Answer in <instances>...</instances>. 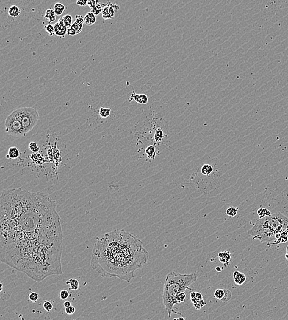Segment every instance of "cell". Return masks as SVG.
<instances>
[{
    "mask_svg": "<svg viewBox=\"0 0 288 320\" xmlns=\"http://www.w3.org/2000/svg\"><path fill=\"white\" fill-rule=\"evenodd\" d=\"M49 196L20 188L0 197V260L35 282L63 274V235Z\"/></svg>",
    "mask_w": 288,
    "mask_h": 320,
    "instance_id": "1",
    "label": "cell"
},
{
    "mask_svg": "<svg viewBox=\"0 0 288 320\" xmlns=\"http://www.w3.org/2000/svg\"><path fill=\"white\" fill-rule=\"evenodd\" d=\"M148 259V252L140 239L124 230H115L97 238L90 265L103 277L130 283Z\"/></svg>",
    "mask_w": 288,
    "mask_h": 320,
    "instance_id": "2",
    "label": "cell"
},
{
    "mask_svg": "<svg viewBox=\"0 0 288 320\" xmlns=\"http://www.w3.org/2000/svg\"><path fill=\"white\" fill-rule=\"evenodd\" d=\"M197 275L195 273L190 274H181L171 271L165 278L163 290V303L165 310L168 312V317L171 318L173 313L182 315L176 311L178 304L176 297L181 292H184L186 289L192 290V289L189 286L194 283L197 279Z\"/></svg>",
    "mask_w": 288,
    "mask_h": 320,
    "instance_id": "3",
    "label": "cell"
},
{
    "mask_svg": "<svg viewBox=\"0 0 288 320\" xmlns=\"http://www.w3.org/2000/svg\"><path fill=\"white\" fill-rule=\"evenodd\" d=\"M288 226V218L280 212L270 216L261 218L248 231L253 239H260L261 243H271L276 241L275 235L284 231Z\"/></svg>",
    "mask_w": 288,
    "mask_h": 320,
    "instance_id": "4",
    "label": "cell"
},
{
    "mask_svg": "<svg viewBox=\"0 0 288 320\" xmlns=\"http://www.w3.org/2000/svg\"><path fill=\"white\" fill-rule=\"evenodd\" d=\"M22 123L25 135L32 131L40 119L38 112L32 107H22L16 109Z\"/></svg>",
    "mask_w": 288,
    "mask_h": 320,
    "instance_id": "5",
    "label": "cell"
},
{
    "mask_svg": "<svg viewBox=\"0 0 288 320\" xmlns=\"http://www.w3.org/2000/svg\"><path fill=\"white\" fill-rule=\"evenodd\" d=\"M4 124L5 131L7 134L15 137L25 136L17 110H15L7 116Z\"/></svg>",
    "mask_w": 288,
    "mask_h": 320,
    "instance_id": "6",
    "label": "cell"
},
{
    "mask_svg": "<svg viewBox=\"0 0 288 320\" xmlns=\"http://www.w3.org/2000/svg\"><path fill=\"white\" fill-rule=\"evenodd\" d=\"M102 11V17L105 20L112 19L114 17L116 11L119 10V6L116 4H112L109 1L107 4H104Z\"/></svg>",
    "mask_w": 288,
    "mask_h": 320,
    "instance_id": "7",
    "label": "cell"
},
{
    "mask_svg": "<svg viewBox=\"0 0 288 320\" xmlns=\"http://www.w3.org/2000/svg\"><path fill=\"white\" fill-rule=\"evenodd\" d=\"M132 101H136L139 104H146L149 101V98L148 95L146 94H136L135 91H133V92L132 93L129 98V102H132Z\"/></svg>",
    "mask_w": 288,
    "mask_h": 320,
    "instance_id": "8",
    "label": "cell"
},
{
    "mask_svg": "<svg viewBox=\"0 0 288 320\" xmlns=\"http://www.w3.org/2000/svg\"><path fill=\"white\" fill-rule=\"evenodd\" d=\"M76 21L73 24H72L71 27L76 30L77 34H79L81 32L82 28H83V24L84 23V17H82L81 15H76L75 17Z\"/></svg>",
    "mask_w": 288,
    "mask_h": 320,
    "instance_id": "9",
    "label": "cell"
},
{
    "mask_svg": "<svg viewBox=\"0 0 288 320\" xmlns=\"http://www.w3.org/2000/svg\"><path fill=\"white\" fill-rule=\"evenodd\" d=\"M218 258L220 262L225 266H227L229 265L230 262L232 259V254L230 252L224 251L218 254Z\"/></svg>",
    "mask_w": 288,
    "mask_h": 320,
    "instance_id": "10",
    "label": "cell"
},
{
    "mask_svg": "<svg viewBox=\"0 0 288 320\" xmlns=\"http://www.w3.org/2000/svg\"><path fill=\"white\" fill-rule=\"evenodd\" d=\"M54 30H55V35L60 37V38H65L66 34H67V30L68 28L60 24L58 22L55 23L54 25Z\"/></svg>",
    "mask_w": 288,
    "mask_h": 320,
    "instance_id": "11",
    "label": "cell"
},
{
    "mask_svg": "<svg viewBox=\"0 0 288 320\" xmlns=\"http://www.w3.org/2000/svg\"><path fill=\"white\" fill-rule=\"evenodd\" d=\"M233 278L235 283L239 286L242 285L246 280V275L238 271H235L233 273Z\"/></svg>",
    "mask_w": 288,
    "mask_h": 320,
    "instance_id": "12",
    "label": "cell"
},
{
    "mask_svg": "<svg viewBox=\"0 0 288 320\" xmlns=\"http://www.w3.org/2000/svg\"><path fill=\"white\" fill-rule=\"evenodd\" d=\"M287 234H288V226H287V228L284 231H283V232L281 233V236H280L279 239H278L277 240H276V241H275L273 242H271V243H267V245L270 246L273 245H277L280 244V243H286V242L288 240Z\"/></svg>",
    "mask_w": 288,
    "mask_h": 320,
    "instance_id": "13",
    "label": "cell"
},
{
    "mask_svg": "<svg viewBox=\"0 0 288 320\" xmlns=\"http://www.w3.org/2000/svg\"><path fill=\"white\" fill-rule=\"evenodd\" d=\"M165 137V134L163 130L160 128H158L156 129L154 134L153 136V140L156 143H160L163 142Z\"/></svg>",
    "mask_w": 288,
    "mask_h": 320,
    "instance_id": "14",
    "label": "cell"
},
{
    "mask_svg": "<svg viewBox=\"0 0 288 320\" xmlns=\"http://www.w3.org/2000/svg\"><path fill=\"white\" fill-rule=\"evenodd\" d=\"M58 22L66 27V28H69L70 27L71 25H72V22H73V17L70 14H66V15H65L64 16H63L62 17H61Z\"/></svg>",
    "mask_w": 288,
    "mask_h": 320,
    "instance_id": "15",
    "label": "cell"
},
{
    "mask_svg": "<svg viewBox=\"0 0 288 320\" xmlns=\"http://www.w3.org/2000/svg\"><path fill=\"white\" fill-rule=\"evenodd\" d=\"M20 156V151L16 147H10L8 150L6 158L7 159H17Z\"/></svg>",
    "mask_w": 288,
    "mask_h": 320,
    "instance_id": "16",
    "label": "cell"
},
{
    "mask_svg": "<svg viewBox=\"0 0 288 320\" xmlns=\"http://www.w3.org/2000/svg\"><path fill=\"white\" fill-rule=\"evenodd\" d=\"M145 153L146 154L148 158L151 159V160H154L156 157V155L157 154L156 149L154 145H149V146L147 147V148L145 150Z\"/></svg>",
    "mask_w": 288,
    "mask_h": 320,
    "instance_id": "17",
    "label": "cell"
},
{
    "mask_svg": "<svg viewBox=\"0 0 288 320\" xmlns=\"http://www.w3.org/2000/svg\"><path fill=\"white\" fill-rule=\"evenodd\" d=\"M84 24L87 25H89V26L93 25L96 22L95 15L91 11L87 13L84 17Z\"/></svg>",
    "mask_w": 288,
    "mask_h": 320,
    "instance_id": "18",
    "label": "cell"
},
{
    "mask_svg": "<svg viewBox=\"0 0 288 320\" xmlns=\"http://www.w3.org/2000/svg\"><path fill=\"white\" fill-rule=\"evenodd\" d=\"M66 284L70 285L69 290H78L79 287V281L76 278H70L66 281Z\"/></svg>",
    "mask_w": 288,
    "mask_h": 320,
    "instance_id": "19",
    "label": "cell"
},
{
    "mask_svg": "<svg viewBox=\"0 0 288 320\" xmlns=\"http://www.w3.org/2000/svg\"><path fill=\"white\" fill-rule=\"evenodd\" d=\"M44 18L49 23L54 22L56 19V14L54 12V9H47L45 15H44Z\"/></svg>",
    "mask_w": 288,
    "mask_h": 320,
    "instance_id": "20",
    "label": "cell"
},
{
    "mask_svg": "<svg viewBox=\"0 0 288 320\" xmlns=\"http://www.w3.org/2000/svg\"><path fill=\"white\" fill-rule=\"evenodd\" d=\"M8 14L14 18L18 17L21 15L20 8L16 5L11 6L8 10Z\"/></svg>",
    "mask_w": 288,
    "mask_h": 320,
    "instance_id": "21",
    "label": "cell"
},
{
    "mask_svg": "<svg viewBox=\"0 0 288 320\" xmlns=\"http://www.w3.org/2000/svg\"><path fill=\"white\" fill-rule=\"evenodd\" d=\"M201 172L204 176H209L213 172V167L211 164H205L201 168Z\"/></svg>",
    "mask_w": 288,
    "mask_h": 320,
    "instance_id": "22",
    "label": "cell"
},
{
    "mask_svg": "<svg viewBox=\"0 0 288 320\" xmlns=\"http://www.w3.org/2000/svg\"><path fill=\"white\" fill-rule=\"evenodd\" d=\"M65 6L60 3H57L54 5V10L56 16H61L65 11Z\"/></svg>",
    "mask_w": 288,
    "mask_h": 320,
    "instance_id": "23",
    "label": "cell"
},
{
    "mask_svg": "<svg viewBox=\"0 0 288 320\" xmlns=\"http://www.w3.org/2000/svg\"><path fill=\"white\" fill-rule=\"evenodd\" d=\"M257 214L259 215L260 219L267 217V216H270L272 215L271 212L265 208H259L257 210Z\"/></svg>",
    "mask_w": 288,
    "mask_h": 320,
    "instance_id": "24",
    "label": "cell"
},
{
    "mask_svg": "<svg viewBox=\"0 0 288 320\" xmlns=\"http://www.w3.org/2000/svg\"><path fill=\"white\" fill-rule=\"evenodd\" d=\"M111 109L109 108H105V107H101L99 110V115L101 118H107L109 117L111 114Z\"/></svg>",
    "mask_w": 288,
    "mask_h": 320,
    "instance_id": "25",
    "label": "cell"
},
{
    "mask_svg": "<svg viewBox=\"0 0 288 320\" xmlns=\"http://www.w3.org/2000/svg\"><path fill=\"white\" fill-rule=\"evenodd\" d=\"M103 9V5L101 3H98L95 6L91 9V12H92L95 16H98L100 13H102Z\"/></svg>",
    "mask_w": 288,
    "mask_h": 320,
    "instance_id": "26",
    "label": "cell"
},
{
    "mask_svg": "<svg viewBox=\"0 0 288 320\" xmlns=\"http://www.w3.org/2000/svg\"><path fill=\"white\" fill-rule=\"evenodd\" d=\"M238 208H236V207H230L229 208H228L227 210H226V214L230 217H234L237 216V213H238Z\"/></svg>",
    "mask_w": 288,
    "mask_h": 320,
    "instance_id": "27",
    "label": "cell"
},
{
    "mask_svg": "<svg viewBox=\"0 0 288 320\" xmlns=\"http://www.w3.org/2000/svg\"><path fill=\"white\" fill-rule=\"evenodd\" d=\"M224 295H225V292H224V289H217L215 290V292L214 293V297L216 299H218V300H221L224 297Z\"/></svg>",
    "mask_w": 288,
    "mask_h": 320,
    "instance_id": "28",
    "label": "cell"
},
{
    "mask_svg": "<svg viewBox=\"0 0 288 320\" xmlns=\"http://www.w3.org/2000/svg\"><path fill=\"white\" fill-rule=\"evenodd\" d=\"M44 29L46 32L49 34L50 36H52L54 35H55V30H54V25L51 24H49L47 25L44 27Z\"/></svg>",
    "mask_w": 288,
    "mask_h": 320,
    "instance_id": "29",
    "label": "cell"
},
{
    "mask_svg": "<svg viewBox=\"0 0 288 320\" xmlns=\"http://www.w3.org/2000/svg\"><path fill=\"white\" fill-rule=\"evenodd\" d=\"M28 149L33 153H38L40 150V149L38 147L37 144L35 142H32L30 143L29 145H28Z\"/></svg>",
    "mask_w": 288,
    "mask_h": 320,
    "instance_id": "30",
    "label": "cell"
},
{
    "mask_svg": "<svg viewBox=\"0 0 288 320\" xmlns=\"http://www.w3.org/2000/svg\"><path fill=\"white\" fill-rule=\"evenodd\" d=\"M43 308L47 312H51V310L53 309L54 306L51 302L49 300H44L43 303Z\"/></svg>",
    "mask_w": 288,
    "mask_h": 320,
    "instance_id": "31",
    "label": "cell"
},
{
    "mask_svg": "<svg viewBox=\"0 0 288 320\" xmlns=\"http://www.w3.org/2000/svg\"><path fill=\"white\" fill-rule=\"evenodd\" d=\"M39 299V294L35 292H31L28 295V299L30 302H36Z\"/></svg>",
    "mask_w": 288,
    "mask_h": 320,
    "instance_id": "32",
    "label": "cell"
},
{
    "mask_svg": "<svg viewBox=\"0 0 288 320\" xmlns=\"http://www.w3.org/2000/svg\"><path fill=\"white\" fill-rule=\"evenodd\" d=\"M186 297V295L185 293L183 291V292H181L179 294H178V295L176 297V299L178 303L180 304V303L184 302Z\"/></svg>",
    "mask_w": 288,
    "mask_h": 320,
    "instance_id": "33",
    "label": "cell"
},
{
    "mask_svg": "<svg viewBox=\"0 0 288 320\" xmlns=\"http://www.w3.org/2000/svg\"><path fill=\"white\" fill-rule=\"evenodd\" d=\"M224 292H225L224 297L221 300L223 302H226L229 301V300L231 299V298H232V293L230 292V290H229L228 289H224Z\"/></svg>",
    "mask_w": 288,
    "mask_h": 320,
    "instance_id": "34",
    "label": "cell"
},
{
    "mask_svg": "<svg viewBox=\"0 0 288 320\" xmlns=\"http://www.w3.org/2000/svg\"><path fill=\"white\" fill-rule=\"evenodd\" d=\"M206 304V303L204 301V299H201V300H197V301L193 304L194 307L197 309V310H200L201 307H203L204 306H205V305Z\"/></svg>",
    "mask_w": 288,
    "mask_h": 320,
    "instance_id": "35",
    "label": "cell"
},
{
    "mask_svg": "<svg viewBox=\"0 0 288 320\" xmlns=\"http://www.w3.org/2000/svg\"><path fill=\"white\" fill-rule=\"evenodd\" d=\"M69 296H70V294H69V292L67 290H65V289H63L62 290L60 294H59V297L60 298V299L62 300H66L68 299L69 297Z\"/></svg>",
    "mask_w": 288,
    "mask_h": 320,
    "instance_id": "36",
    "label": "cell"
},
{
    "mask_svg": "<svg viewBox=\"0 0 288 320\" xmlns=\"http://www.w3.org/2000/svg\"><path fill=\"white\" fill-rule=\"evenodd\" d=\"M65 313L68 315H71L73 314H74L76 312V308L73 306V305H71L68 307H66L65 308Z\"/></svg>",
    "mask_w": 288,
    "mask_h": 320,
    "instance_id": "37",
    "label": "cell"
},
{
    "mask_svg": "<svg viewBox=\"0 0 288 320\" xmlns=\"http://www.w3.org/2000/svg\"><path fill=\"white\" fill-rule=\"evenodd\" d=\"M98 3V0H88L87 5L90 7V9L93 8L94 6H95Z\"/></svg>",
    "mask_w": 288,
    "mask_h": 320,
    "instance_id": "38",
    "label": "cell"
},
{
    "mask_svg": "<svg viewBox=\"0 0 288 320\" xmlns=\"http://www.w3.org/2000/svg\"><path fill=\"white\" fill-rule=\"evenodd\" d=\"M67 34H68V35H71V36H74L76 35H77V33L76 32V30H74V29L71 26L70 27H69L68 28V30H67Z\"/></svg>",
    "mask_w": 288,
    "mask_h": 320,
    "instance_id": "39",
    "label": "cell"
},
{
    "mask_svg": "<svg viewBox=\"0 0 288 320\" xmlns=\"http://www.w3.org/2000/svg\"><path fill=\"white\" fill-rule=\"evenodd\" d=\"M88 0H77V4L81 6H85L87 5Z\"/></svg>",
    "mask_w": 288,
    "mask_h": 320,
    "instance_id": "40",
    "label": "cell"
},
{
    "mask_svg": "<svg viewBox=\"0 0 288 320\" xmlns=\"http://www.w3.org/2000/svg\"><path fill=\"white\" fill-rule=\"evenodd\" d=\"M195 297H196V299L197 300H201V299H203V295L201 294V293H200L196 292Z\"/></svg>",
    "mask_w": 288,
    "mask_h": 320,
    "instance_id": "41",
    "label": "cell"
},
{
    "mask_svg": "<svg viewBox=\"0 0 288 320\" xmlns=\"http://www.w3.org/2000/svg\"><path fill=\"white\" fill-rule=\"evenodd\" d=\"M71 305V302L70 301H68V300H66V301H65L64 303H63V306L65 308L68 307H70Z\"/></svg>",
    "mask_w": 288,
    "mask_h": 320,
    "instance_id": "42",
    "label": "cell"
},
{
    "mask_svg": "<svg viewBox=\"0 0 288 320\" xmlns=\"http://www.w3.org/2000/svg\"><path fill=\"white\" fill-rule=\"evenodd\" d=\"M286 251H287V253H286V254L285 255V257H286V259L288 260V246H287V248H286Z\"/></svg>",
    "mask_w": 288,
    "mask_h": 320,
    "instance_id": "43",
    "label": "cell"
},
{
    "mask_svg": "<svg viewBox=\"0 0 288 320\" xmlns=\"http://www.w3.org/2000/svg\"><path fill=\"white\" fill-rule=\"evenodd\" d=\"M174 319H182V320H184L185 318L184 317H180V318H175Z\"/></svg>",
    "mask_w": 288,
    "mask_h": 320,
    "instance_id": "44",
    "label": "cell"
},
{
    "mask_svg": "<svg viewBox=\"0 0 288 320\" xmlns=\"http://www.w3.org/2000/svg\"><path fill=\"white\" fill-rule=\"evenodd\" d=\"M3 283H1V290L0 291H2L3 290Z\"/></svg>",
    "mask_w": 288,
    "mask_h": 320,
    "instance_id": "45",
    "label": "cell"
},
{
    "mask_svg": "<svg viewBox=\"0 0 288 320\" xmlns=\"http://www.w3.org/2000/svg\"><path fill=\"white\" fill-rule=\"evenodd\" d=\"M216 270H217L218 271H221V269H220L219 267H216Z\"/></svg>",
    "mask_w": 288,
    "mask_h": 320,
    "instance_id": "46",
    "label": "cell"
}]
</instances>
